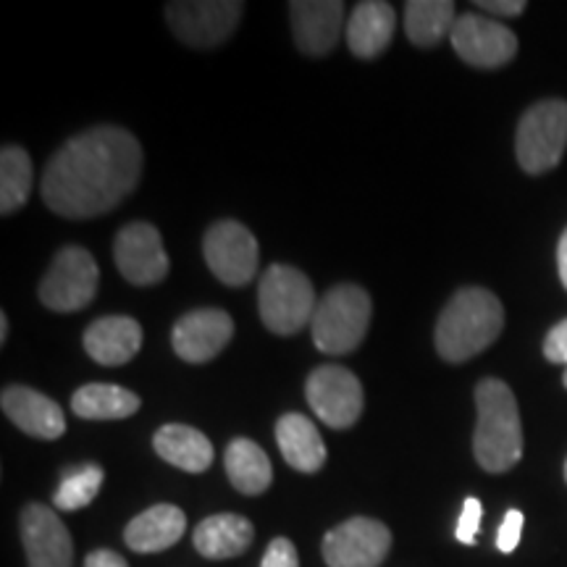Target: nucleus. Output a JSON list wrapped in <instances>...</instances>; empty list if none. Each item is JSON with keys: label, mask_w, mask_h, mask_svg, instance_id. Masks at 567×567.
<instances>
[{"label": "nucleus", "mask_w": 567, "mask_h": 567, "mask_svg": "<svg viewBox=\"0 0 567 567\" xmlns=\"http://www.w3.org/2000/svg\"><path fill=\"white\" fill-rule=\"evenodd\" d=\"M142 147L122 126H92L71 137L48 161L42 174V200L55 216H103L116 208L140 184Z\"/></svg>", "instance_id": "obj_1"}, {"label": "nucleus", "mask_w": 567, "mask_h": 567, "mask_svg": "<svg viewBox=\"0 0 567 567\" xmlns=\"http://www.w3.org/2000/svg\"><path fill=\"white\" fill-rule=\"evenodd\" d=\"M505 329L499 297L484 287H465L452 295L436 323V352L446 363H465L496 342Z\"/></svg>", "instance_id": "obj_2"}, {"label": "nucleus", "mask_w": 567, "mask_h": 567, "mask_svg": "<svg viewBox=\"0 0 567 567\" xmlns=\"http://www.w3.org/2000/svg\"><path fill=\"white\" fill-rule=\"evenodd\" d=\"M473 455L486 473H507L523 457V425L517 400L505 381L481 379L476 386Z\"/></svg>", "instance_id": "obj_3"}, {"label": "nucleus", "mask_w": 567, "mask_h": 567, "mask_svg": "<svg viewBox=\"0 0 567 567\" xmlns=\"http://www.w3.org/2000/svg\"><path fill=\"white\" fill-rule=\"evenodd\" d=\"M371 297L358 284H337L318 300L310 321L313 344L326 354H350L363 344L371 326Z\"/></svg>", "instance_id": "obj_4"}, {"label": "nucleus", "mask_w": 567, "mask_h": 567, "mask_svg": "<svg viewBox=\"0 0 567 567\" xmlns=\"http://www.w3.org/2000/svg\"><path fill=\"white\" fill-rule=\"evenodd\" d=\"M316 289L300 268L274 264L258 284V313L268 331L292 337L313 321Z\"/></svg>", "instance_id": "obj_5"}, {"label": "nucleus", "mask_w": 567, "mask_h": 567, "mask_svg": "<svg viewBox=\"0 0 567 567\" xmlns=\"http://www.w3.org/2000/svg\"><path fill=\"white\" fill-rule=\"evenodd\" d=\"M567 147V101H538L523 113L515 155L526 174H544L563 161Z\"/></svg>", "instance_id": "obj_6"}, {"label": "nucleus", "mask_w": 567, "mask_h": 567, "mask_svg": "<svg viewBox=\"0 0 567 567\" xmlns=\"http://www.w3.org/2000/svg\"><path fill=\"white\" fill-rule=\"evenodd\" d=\"M97 271L95 258L80 245L59 250L48 274L40 281V302L53 313H76L84 310L97 295Z\"/></svg>", "instance_id": "obj_7"}, {"label": "nucleus", "mask_w": 567, "mask_h": 567, "mask_svg": "<svg viewBox=\"0 0 567 567\" xmlns=\"http://www.w3.org/2000/svg\"><path fill=\"white\" fill-rule=\"evenodd\" d=\"M239 0H179L166 6V19L176 38L193 48H216L226 42L243 19Z\"/></svg>", "instance_id": "obj_8"}, {"label": "nucleus", "mask_w": 567, "mask_h": 567, "mask_svg": "<svg viewBox=\"0 0 567 567\" xmlns=\"http://www.w3.org/2000/svg\"><path fill=\"white\" fill-rule=\"evenodd\" d=\"M205 264L226 287H245L258 274V239L239 221L224 218L205 231Z\"/></svg>", "instance_id": "obj_9"}, {"label": "nucleus", "mask_w": 567, "mask_h": 567, "mask_svg": "<svg viewBox=\"0 0 567 567\" xmlns=\"http://www.w3.org/2000/svg\"><path fill=\"white\" fill-rule=\"evenodd\" d=\"M305 396L329 429L344 431L363 415V384L342 365H318L305 381Z\"/></svg>", "instance_id": "obj_10"}, {"label": "nucleus", "mask_w": 567, "mask_h": 567, "mask_svg": "<svg viewBox=\"0 0 567 567\" xmlns=\"http://www.w3.org/2000/svg\"><path fill=\"white\" fill-rule=\"evenodd\" d=\"M392 549V534L373 517H350L323 536L329 567H379Z\"/></svg>", "instance_id": "obj_11"}, {"label": "nucleus", "mask_w": 567, "mask_h": 567, "mask_svg": "<svg viewBox=\"0 0 567 567\" xmlns=\"http://www.w3.org/2000/svg\"><path fill=\"white\" fill-rule=\"evenodd\" d=\"M450 38L460 59L476 69H499L513 61L517 53L515 32L499 21L481 17V13L457 17Z\"/></svg>", "instance_id": "obj_12"}, {"label": "nucleus", "mask_w": 567, "mask_h": 567, "mask_svg": "<svg viewBox=\"0 0 567 567\" xmlns=\"http://www.w3.org/2000/svg\"><path fill=\"white\" fill-rule=\"evenodd\" d=\"M113 260L130 284L153 287L168 276V255L161 231L147 221L126 224L113 239Z\"/></svg>", "instance_id": "obj_13"}, {"label": "nucleus", "mask_w": 567, "mask_h": 567, "mask_svg": "<svg viewBox=\"0 0 567 567\" xmlns=\"http://www.w3.org/2000/svg\"><path fill=\"white\" fill-rule=\"evenodd\" d=\"M21 544L30 567H71L74 559L69 528L51 507L38 502L21 509Z\"/></svg>", "instance_id": "obj_14"}, {"label": "nucleus", "mask_w": 567, "mask_h": 567, "mask_svg": "<svg viewBox=\"0 0 567 567\" xmlns=\"http://www.w3.org/2000/svg\"><path fill=\"white\" fill-rule=\"evenodd\" d=\"M234 337V321L229 313L216 308H200L193 313L182 316L174 323L172 347L184 363H208L216 354L224 352V347Z\"/></svg>", "instance_id": "obj_15"}, {"label": "nucleus", "mask_w": 567, "mask_h": 567, "mask_svg": "<svg viewBox=\"0 0 567 567\" xmlns=\"http://www.w3.org/2000/svg\"><path fill=\"white\" fill-rule=\"evenodd\" d=\"M289 17L295 42L305 55H329L342 38L344 3L339 0H292Z\"/></svg>", "instance_id": "obj_16"}, {"label": "nucleus", "mask_w": 567, "mask_h": 567, "mask_svg": "<svg viewBox=\"0 0 567 567\" xmlns=\"http://www.w3.org/2000/svg\"><path fill=\"white\" fill-rule=\"evenodd\" d=\"M0 408L17 429L34 439H61L66 431V417L63 410L55 405L51 396L30 386H6L0 394Z\"/></svg>", "instance_id": "obj_17"}, {"label": "nucleus", "mask_w": 567, "mask_h": 567, "mask_svg": "<svg viewBox=\"0 0 567 567\" xmlns=\"http://www.w3.org/2000/svg\"><path fill=\"white\" fill-rule=\"evenodd\" d=\"M142 347V326L130 316L97 318L84 331V350L101 365H126Z\"/></svg>", "instance_id": "obj_18"}, {"label": "nucleus", "mask_w": 567, "mask_h": 567, "mask_svg": "<svg viewBox=\"0 0 567 567\" xmlns=\"http://www.w3.org/2000/svg\"><path fill=\"white\" fill-rule=\"evenodd\" d=\"M396 11L384 0H363L347 21V45L358 59H379L394 38Z\"/></svg>", "instance_id": "obj_19"}, {"label": "nucleus", "mask_w": 567, "mask_h": 567, "mask_svg": "<svg viewBox=\"0 0 567 567\" xmlns=\"http://www.w3.org/2000/svg\"><path fill=\"white\" fill-rule=\"evenodd\" d=\"M187 530V515L176 505H155L132 517L124 530L126 547L137 555H155L174 547Z\"/></svg>", "instance_id": "obj_20"}, {"label": "nucleus", "mask_w": 567, "mask_h": 567, "mask_svg": "<svg viewBox=\"0 0 567 567\" xmlns=\"http://www.w3.org/2000/svg\"><path fill=\"white\" fill-rule=\"evenodd\" d=\"M276 444L281 457L300 473H318L329 457L313 421L300 413H287L276 421Z\"/></svg>", "instance_id": "obj_21"}, {"label": "nucleus", "mask_w": 567, "mask_h": 567, "mask_svg": "<svg viewBox=\"0 0 567 567\" xmlns=\"http://www.w3.org/2000/svg\"><path fill=\"white\" fill-rule=\"evenodd\" d=\"M153 446L161 460L184 473H205L216 457L210 439L203 431L184 423H168L155 431Z\"/></svg>", "instance_id": "obj_22"}, {"label": "nucleus", "mask_w": 567, "mask_h": 567, "mask_svg": "<svg viewBox=\"0 0 567 567\" xmlns=\"http://www.w3.org/2000/svg\"><path fill=\"white\" fill-rule=\"evenodd\" d=\"M255 538L252 523L243 515H210L195 528V549L208 559H231L250 549Z\"/></svg>", "instance_id": "obj_23"}, {"label": "nucleus", "mask_w": 567, "mask_h": 567, "mask_svg": "<svg viewBox=\"0 0 567 567\" xmlns=\"http://www.w3.org/2000/svg\"><path fill=\"white\" fill-rule=\"evenodd\" d=\"M226 476H229L231 486L245 496H258L264 494L274 481V467L271 460L252 439H234L226 446Z\"/></svg>", "instance_id": "obj_24"}, {"label": "nucleus", "mask_w": 567, "mask_h": 567, "mask_svg": "<svg viewBox=\"0 0 567 567\" xmlns=\"http://www.w3.org/2000/svg\"><path fill=\"white\" fill-rule=\"evenodd\" d=\"M142 400L118 384H84L71 396V410L84 421H122L140 410Z\"/></svg>", "instance_id": "obj_25"}, {"label": "nucleus", "mask_w": 567, "mask_h": 567, "mask_svg": "<svg viewBox=\"0 0 567 567\" xmlns=\"http://www.w3.org/2000/svg\"><path fill=\"white\" fill-rule=\"evenodd\" d=\"M455 3L452 0H408L405 32L417 48H434L452 32L455 24Z\"/></svg>", "instance_id": "obj_26"}, {"label": "nucleus", "mask_w": 567, "mask_h": 567, "mask_svg": "<svg viewBox=\"0 0 567 567\" xmlns=\"http://www.w3.org/2000/svg\"><path fill=\"white\" fill-rule=\"evenodd\" d=\"M32 193V158L24 147L6 145L0 151V213L11 216L30 200Z\"/></svg>", "instance_id": "obj_27"}, {"label": "nucleus", "mask_w": 567, "mask_h": 567, "mask_svg": "<svg viewBox=\"0 0 567 567\" xmlns=\"http://www.w3.org/2000/svg\"><path fill=\"white\" fill-rule=\"evenodd\" d=\"M103 486V467L95 463L76 465L66 471V476L61 478L59 488L53 494L55 509H63V513H74V509L87 507L92 499H95L97 492Z\"/></svg>", "instance_id": "obj_28"}, {"label": "nucleus", "mask_w": 567, "mask_h": 567, "mask_svg": "<svg viewBox=\"0 0 567 567\" xmlns=\"http://www.w3.org/2000/svg\"><path fill=\"white\" fill-rule=\"evenodd\" d=\"M481 515H484V507H481V502L476 496H467L465 505H463V515H460V523H457V542L460 544H476L478 538V530H481Z\"/></svg>", "instance_id": "obj_29"}, {"label": "nucleus", "mask_w": 567, "mask_h": 567, "mask_svg": "<svg viewBox=\"0 0 567 567\" xmlns=\"http://www.w3.org/2000/svg\"><path fill=\"white\" fill-rule=\"evenodd\" d=\"M520 534H523V513L520 509H509L505 520H502L499 530H496V549H499L502 555L515 551L517 544H520Z\"/></svg>", "instance_id": "obj_30"}, {"label": "nucleus", "mask_w": 567, "mask_h": 567, "mask_svg": "<svg viewBox=\"0 0 567 567\" xmlns=\"http://www.w3.org/2000/svg\"><path fill=\"white\" fill-rule=\"evenodd\" d=\"M260 567H300V557H297L295 544L284 536L274 538V542L268 544Z\"/></svg>", "instance_id": "obj_31"}, {"label": "nucleus", "mask_w": 567, "mask_h": 567, "mask_svg": "<svg viewBox=\"0 0 567 567\" xmlns=\"http://www.w3.org/2000/svg\"><path fill=\"white\" fill-rule=\"evenodd\" d=\"M544 358L555 365L567 368V318L551 326V331L544 339Z\"/></svg>", "instance_id": "obj_32"}, {"label": "nucleus", "mask_w": 567, "mask_h": 567, "mask_svg": "<svg viewBox=\"0 0 567 567\" xmlns=\"http://www.w3.org/2000/svg\"><path fill=\"white\" fill-rule=\"evenodd\" d=\"M478 9L494 13V17H520L526 11L523 0H478Z\"/></svg>", "instance_id": "obj_33"}, {"label": "nucleus", "mask_w": 567, "mask_h": 567, "mask_svg": "<svg viewBox=\"0 0 567 567\" xmlns=\"http://www.w3.org/2000/svg\"><path fill=\"white\" fill-rule=\"evenodd\" d=\"M84 567H130L126 559L118 551L111 549H95L90 551V557L84 559Z\"/></svg>", "instance_id": "obj_34"}, {"label": "nucleus", "mask_w": 567, "mask_h": 567, "mask_svg": "<svg viewBox=\"0 0 567 567\" xmlns=\"http://www.w3.org/2000/svg\"><path fill=\"white\" fill-rule=\"evenodd\" d=\"M557 271L567 289V229L563 231V237H559V245H557Z\"/></svg>", "instance_id": "obj_35"}, {"label": "nucleus", "mask_w": 567, "mask_h": 567, "mask_svg": "<svg viewBox=\"0 0 567 567\" xmlns=\"http://www.w3.org/2000/svg\"><path fill=\"white\" fill-rule=\"evenodd\" d=\"M6 339H9V316L0 313V344H6Z\"/></svg>", "instance_id": "obj_36"}, {"label": "nucleus", "mask_w": 567, "mask_h": 567, "mask_svg": "<svg viewBox=\"0 0 567 567\" xmlns=\"http://www.w3.org/2000/svg\"><path fill=\"white\" fill-rule=\"evenodd\" d=\"M563 384H565V389H567V368H565V375H563Z\"/></svg>", "instance_id": "obj_37"}, {"label": "nucleus", "mask_w": 567, "mask_h": 567, "mask_svg": "<svg viewBox=\"0 0 567 567\" xmlns=\"http://www.w3.org/2000/svg\"><path fill=\"white\" fill-rule=\"evenodd\" d=\"M565 481H567V460H565Z\"/></svg>", "instance_id": "obj_38"}]
</instances>
